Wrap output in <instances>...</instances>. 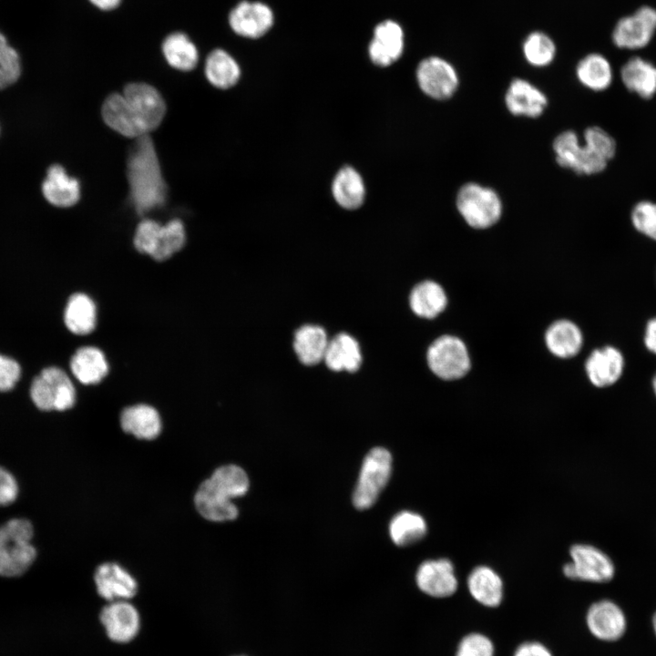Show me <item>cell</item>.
Returning a JSON list of instances; mask_svg holds the SVG:
<instances>
[{
	"label": "cell",
	"instance_id": "obj_43",
	"mask_svg": "<svg viewBox=\"0 0 656 656\" xmlns=\"http://www.w3.org/2000/svg\"><path fill=\"white\" fill-rule=\"evenodd\" d=\"M161 228L162 225L156 220L149 219L141 220L137 226L133 239L136 250L151 257L156 250Z\"/></svg>",
	"mask_w": 656,
	"mask_h": 656
},
{
	"label": "cell",
	"instance_id": "obj_9",
	"mask_svg": "<svg viewBox=\"0 0 656 656\" xmlns=\"http://www.w3.org/2000/svg\"><path fill=\"white\" fill-rule=\"evenodd\" d=\"M426 358L431 371L445 380L461 378L470 368L465 343L452 335H442L435 340L428 348Z\"/></svg>",
	"mask_w": 656,
	"mask_h": 656
},
{
	"label": "cell",
	"instance_id": "obj_21",
	"mask_svg": "<svg viewBox=\"0 0 656 656\" xmlns=\"http://www.w3.org/2000/svg\"><path fill=\"white\" fill-rule=\"evenodd\" d=\"M41 190L45 199L58 208L72 207L80 199L79 181L59 164L48 168Z\"/></svg>",
	"mask_w": 656,
	"mask_h": 656
},
{
	"label": "cell",
	"instance_id": "obj_15",
	"mask_svg": "<svg viewBox=\"0 0 656 656\" xmlns=\"http://www.w3.org/2000/svg\"><path fill=\"white\" fill-rule=\"evenodd\" d=\"M94 580L98 595L106 600H129L138 592V582L116 562H104L95 570Z\"/></svg>",
	"mask_w": 656,
	"mask_h": 656
},
{
	"label": "cell",
	"instance_id": "obj_41",
	"mask_svg": "<svg viewBox=\"0 0 656 656\" xmlns=\"http://www.w3.org/2000/svg\"><path fill=\"white\" fill-rule=\"evenodd\" d=\"M495 645L484 633L473 631L464 635L458 641L455 656H494Z\"/></svg>",
	"mask_w": 656,
	"mask_h": 656
},
{
	"label": "cell",
	"instance_id": "obj_2",
	"mask_svg": "<svg viewBox=\"0 0 656 656\" xmlns=\"http://www.w3.org/2000/svg\"><path fill=\"white\" fill-rule=\"evenodd\" d=\"M552 147L556 162L579 175L602 172L617 149L614 138L598 126L585 129L584 144L573 130H566L554 138Z\"/></svg>",
	"mask_w": 656,
	"mask_h": 656
},
{
	"label": "cell",
	"instance_id": "obj_25",
	"mask_svg": "<svg viewBox=\"0 0 656 656\" xmlns=\"http://www.w3.org/2000/svg\"><path fill=\"white\" fill-rule=\"evenodd\" d=\"M70 369L74 376L83 384H96L108 374V364L98 348L85 346L77 350L72 356Z\"/></svg>",
	"mask_w": 656,
	"mask_h": 656
},
{
	"label": "cell",
	"instance_id": "obj_7",
	"mask_svg": "<svg viewBox=\"0 0 656 656\" xmlns=\"http://www.w3.org/2000/svg\"><path fill=\"white\" fill-rule=\"evenodd\" d=\"M571 561L563 566L564 576L574 581L606 583L615 575L612 559L589 544H575L569 549Z\"/></svg>",
	"mask_w": 656,
	"mask_h": 656
},
{
	"label": "cell",
	"instance_id": "obj_1",
	"mask_svg": "<svg viewBox=\"0 0 656 656\" xmlns=\"http://www.w3.org/2000/svg\"><path fill=\"white\" fill-rule=\"evenodd\" d=\"M127 176L131 203L138 214L143 215L164 205L167 185L149 134L136 138L128 157Z\"/></svg>",
	"mask_w": 656,
	"mask_h": 656
},
{
	"label": "cell",
	"instance_id": "obj_10",
	"mask_svg": "<svg viewBox=\"0 0 656 656\" xmlns=\"http://www.w3.org/2000/svg\"><path fill=\"white\" fill-rule=\"evenodd\" d=\"M416 79L420 89L436 100L449 99L459 85L454 66L439 56L423 59L416 68Z\"/></svg>",
	"mask_w": 656,
	"mask_h": 656
},
{
	"label": "cell",
	"instance_id": "obj_22",
	"mask_svg": "<svg viewBox=\"0 0 656 656\" xmlns=\"http://www.w3.org/2000/svg\"><path fill=\"white\" fill-rule=\"evenodd\" d=\"M101 113L105 123L122 136L138 138L149 134L121 94L109 95L102 105Z\"/></svg>",
	"mask_w": 656,
	"mask_h": 656
},
{
	"label": "cell",
	"instance_id": "obj_5",
	"mask_svg": "<svg viewBox=\"0 0 656 656\" xmlns=\"http://www.w3.org/2000/svg\"><path fill=\"white\" fill-rule=\"evenodd\" d=\"M392 472V456L384 447H374L364 459L353 503L358 509H367L377 500L388 483Z\"/></svg>",
	"mask_w": 656,
	"mask_h": 656
},
{
	"label": "cell",
	"instance_id": "obj_31",
	"mask_svg": "<svg viewBox=\"0 0 656 656\" xmlns=\"http://www.w3.org/2000/svg\"><path fill=\"white\" fill-rule=\"evenodd\" d=\"M64 321L67 328L75 334L90 333L97 323L95 302L85 293L71 295L66 306Z\"/></svg>",
	"mask_w": 656,
	"mask_h": 656
},
{
	"label": "cell",
	"instance_id": "obj_30",
	"mask_svg": "<svg viewBox=\"0 0 656 656\" xmlns=\"http://www.w3.org/2000/svg\"><path fill=\"white\" fill-rule=\"evenodd\" d=\"M576 76L585 87L593 91L607 89L613 80L611 65L600 53H590L582 57L576 67Z\"/></svg>",
	"mask_w": 656,
	"mask_h": 656
},
{
	"label": "cell",
	"instance_id": "obj_40",
	"mask_svg": "<svg viewBox=\"0 0 656 656\" xmlns=\"http://www.w3.org/2000/svg\"><path fill=\"white\" fill-rule=\"evenodd\" d=\"M0 68L10 84L15 83L22 75V57L4 32L0 30Z\"/></svg>",
	"mask_w": 656,
	"mask_h": 656
},
{
	"label": "cell",
	"instance_id": "obj_12",
	"mask_svg": "<svg viewBox=\"0 0 656 656\" xmlns=\"http://www.w3.org/2000/svg\"><path fill=\"white\" fill-rule=\"evenodd\" d=\"M122 95L147 133L160 125L166 113V104L154 87L146 83H129L124 87Z\"/></svg>",
	"mask_w": 656,
	"mask_h": 656
},
{
	"label": "cell",
	"instance_id": "obj_35",
	"mask_svg": "<svg viewBox=\"0 0 656 656\" xmlns=\"http://www.w3.org/2000/svg\"><path fill=\"white\" fill-rule=\"evenodd\" d=\"M332 191L337 203L347 210L359 208L365 196L364 181L359 173L351 167L343 168L336 174Z\"/></svg>",
	"mask_w": 656,
	"mask_h": 656
},
{
	"label": "cell",
	"instance_id": "obj_26",
	"mask_svg": "<svg viewBox=\"0 0 656 656\" xmlns=\"http://www.w3.org/2000/svg\"><path fill=\"white\" fill-rule=\"evenodd\" d=\"M204 482L219 497L230 501L244 496L250 486L246 472L233 464L217 467Z\"/></svg>",
	"mask_w": 656,
	"mask_h": 656
},
{
	"label": "cell",
	"instance_id": "obj_32",
	"mask_svg": "<svg viewBox=\"0 0 656 656\" xmlns=\"http://www.w3.org/2000/svg\"><path fill=\"white\" fill-rule=\"evenodd\" d=\"M193 501L199 514L209 521H231L239 515L236 505L215 494L204 480L199 486Z\"/></svg>",
	"mask_w": 656,
	"mask_h": 656
},
{
	"label": "cell",
	"instance_id": "obj_48",
	"mask_svg": "<svg viewBox=\"0 0 656 656\" xmlns=\"http://www.w3.org/2000/svg\"><path fill=\"white\" fill-rule=\"evenodd\" d=\"M89 2L103 11H109L118 6L121 0H89Z\"/></svg>",
	"mask_w": 656,
	"mask_h": 656
},
{
	"label": "cell",
	"instance_id": "obj_3",
	"mask_svg": "<svg viewBox=\"0 0 656 656\" xmlns=\"http://www.w3.org/2000/svg\"><path fill=\"white\" fill-rule=\"evenodd\" d=\"M33 535V525L25 518H13L0 527V576L16 577L29 569L36 557Z\"/></svg>",
	"mask_w": 656,
	"mask_h": 656
},
{
	"label": "cell",
	"instance_id": "obj_38",
	"mask_svg": "<svg viewBox=\"0 0 656 656\" xmlns=\"http://www.w3.org/2000/svg\"><path fill=\"white\" fill-rule=\"evenodd\" d=\"M522 51L528 64L541 67L552 63L557 49L554 41L547 34L535 31L526 37Z\"/></svg>",
	"mask_w": 656,
	"mask_h": 656
},
{
	"label": "cell",
	"instance_id": "obj_49",
	"mask_svg": "<svg viewBox=\"0 0 656 656\" xmlns=\"http://www.w3.org/2000/svg\"><path fill=\"white\" fill-rule=\"evenodd\" d=\"M9 86H11L9 80L7 79L5 73L0 68V89H4Z\"/></svg>",
	"mask_w": 656,
	"mask_h": 656
},
{
	"label": "cell",
	"instance_id": "obj_17",
	"mask_svg": "<svg viewBox=\"0 0 656 656\" xmlns=\"http://www.w3.org/2000/svg\"><path fill=\"white\" fill-rule=\"evenodd\" d=\"M507 109L514 116L538 118L548 106L546 95L523 78L513 79L505 94Z\"/></svg>",
	"mask_w": 656,
	"mask_h": 656
},
{
	"label": "cell",
	"instance_id": "obj_8",
	"mask_svg": "<svg viewBox=\"0 0 656 656\" xmlns=\"http://www.w3.org/2000/svg\"><path fill=\"white\" fill-rule=\"evenodd\" d=\"M655 34L656 8L641 5L616 22L611 39L618 48L634 51L649 46Z\"/></svg>",
	"mask_w": 656,
	"mask_h": 656
},
{
	"label": "cell",
	"instance_id": "obj_27",
	"mask_svg": "<svg viewBox=\"0 0 656 656\" xmlns=\"http://www.w3.org/2000/svg\"><path fill=\"white\" fill-rule=\"evenodd\" d=\"M545 340L548 350L561 358L575 356L583 343L581 331L574 323L568 320L553 323L546 332Z\"/></svg>",
	"mask_w": 656,
	"mask_h": 656
},
{
	"label": "cell",
	"instance_id": "obj_23",
	"mask_svg": "<svg viewBox=\"0 0 656 656\" xmlns=\"http://www.w3.org/2000/svg\"><path fill=\"white\" fill-rule=\"evenodd\" d=\"M120 426L138 439L153 440L162 429L159 412L151 405L138 404L128 406L120 414Z\"/></svg>",
	"mask_w": 656,
	"mask_h": 656
},
{
	"label": "cell",
	"instance_id": "obj_14",
	"mask_svg": "<svg viewBox=\"0 0 656 656\" xmlns=\"http://www.w3.org/2000/svg\"><path fill=\"white\" fill-rule=\"evenodd\" d=\"M99 620L108 637L118 643L132 641L140 627L138 610L126 600L110 601L102 609Z\"/></svg>",
	"mask_w": 656,
	"mask_h": 656
},
{
	"label": "cell",
	"instance_id": "obj_13",
	"mask_svg": "<svg viewBox=\"0 0 656 656\" xmlns=\"http://www.w3.org/2000/svg\"><path fill=\"white\" fill-rule=\"evenodd\" d=\"M418 589L435 599L452 597L458 589V579L453 563L447 559L425 560L415 574Z\"/></svg>",
	"mask_w": 656,
	"mask_h": 656
},
{
	"label": "cell",
	"instance_id": "obj_16",
	"mask_svg": "<svg viewBox=\"0 0 656 656\" xmlns=\"http://www.w3.org/2000/svg\"><path fill=\"white\" fill-rule=\"evenodd\" d=\"M271 8L261 2L242 1L229 15V24L239 36L258 38L272 26Z\"/></svg>",
	"mask_w": 656,
	"mask_h": 656
},
{
	"label": "cell",
	"instance_id": "obj_47",
	"mask_svg": "<svg viewBox=\"0 0 656 656\" xmlns=\"http://www.w3.org/2000/svg\"><path fill=\"white\" fill-rule=\"evenodd\" d=\"M644 343L650 352L656 354V317L647 323Z\"/></svg>",
	"mask_w": 656,
	"mask_h": 656
},
{
	"label": "cell",
	"instance_id": "obj_18",
	"mask_svg": "<svg viewBox=\"0 0 656 656\" xmlns=\"http://www.w3.org/2000/svg\"><path fill=\"white\" fill-rule=\"evenodd\" d=\"M403 49L404 32L396 22L384 21L375 27L369 46V56L375 65L390 66L401 56Z\"/></svg>",
	"mask_w": 656,
	"mask_h": 656
},
{
	"label": "cell",
	"instance_id": "obj_45",
	"mask_svg": "<svg viewBox=\"0 0 656 656\" xmlns=\"http://www.w3.org/2000/svg\"><path fill=\"white\" fill-rule=\"evenodd\" d=\"M18 494V486L14 476L0 466V506L13 503Z\"/></svg>",
	"mask_w": 656,
	"mask_h": 656
},
{
	"label": "cell",
	"instance_id": "obj_28",
	"mask_svg": "<svg viewBox=\"0 0 656 656\" xmlns=\"http://www.w3.org/2000/svg\"><path fill=\"white\" fill-rule=\"evenodd\" d=\"M323 360L331 370L355 372L362 361L359 344L351 335L339 333L329 341Z\"/></svg>",
	"mask_w": 656,
	"mask_h": 656
},
{
	"label": "cell",
	"instance_id": "obj_42",
	"mask_svg": "<svg viewBox=\"0 0 656 656\" xmlns=\"http://www.w3.org/2000/svg\"><path fill=\"white\" fill-rule=\"evenodd\" d=\"M630 220L633 227L646 237L656 241V203L650 200L638 202L632 209Z\"/></svg>",
	"mask_w": 656,
	"mask_h": 656
},
{
	"label": "cell",
	"instance_id": "obj_34",
	"mask_svg": "<svg viewBox=\"0 0 656 656\" xmlns=\"http://www.w3.org/2000/svg\"><path fill=\"white\" fill-rule=\"evenodd\" d=\"M410 307L418 316L435 318L442 313L447 302L443 288L436 282L425 281L418 283L411 292Z\"/></svg>",
	"mask_w": 656,
	"mask_h": 656
},
{
	"label": "cell",
	"instance_id": "obj_46",
	"mask_svg": "<svg viewBox=\"0 0 656 656\" xmlns=\"http://www.w3.org/2000/svg\"><path fill=\"white\" fill-rule=\"evenodd\" d=\"M512 656H553V654L544 643L530 640L519 643Z\"/></svg>",
	"mask_w": 656,
	"mask_h": 656
},
{
	"label": "cell",
	"instance_id": "obj_29",
	"mask_svg": "<svg viewBox=\"0 0 656 656\" xmlns=\"http://www.w3.org/2000/svg\"><path fill=\"white\" fill-rule=\"evenodd\" d=\"M328 343L323 328L306 324L296 331L293 348L303 364L313 365L323 360Z\"/></svg>",
	"mask_w": 656,
	"mask_h": 656
},
{
	"label": "cell",
	"instance_id": "obj_37",
	"mask_svg": "<svg viewBox=\"0 0 656 656\" xmlns=\"http://www.w3.org/2000/svg\"><path fill=\"white\" fill-rule=\"evenodd\" d=\"M427 532L425 518L412 511H401L389 524V534L393 542L400 547L409 546L421 540Z\"/></svg>",
	"mask_w": 656,
	"mask_h": 656
},
{
	"label": "cell",
	"instance_id": "obj_20",
	"mask_svg": "<svg viewBox=\"0 0 656 656\" xmlns=\"http://www.w3.org/2000/svg\"><path fill=\"white\" fill-rule=\"evenodd\" d=\"M467 590L471 598L486 608H497L504 600V583L499 574L488 566H477L468 574Z\"/></svg>",
	"mask_w": 656,
	"mask_h": 656
},
{
	"label": "cell",
	"instance_id": "obj_6",
	"mask_svg": "<svg viewBox=\"0 0 656 656\" xmlns=\"http://www.w3.org/2000/svg\"><path fill=\"white\" fill-rule=\"evenodd\" d=\"M30 395L42 411H66L76 402V390L68 375L58 367H47L34 378Z\"/></svg>",
	"mask_w": 656,
	"mask_h": 656
},
{
	"label": "cell",
	"instance_id": "obj_51",
	"mask_svg": "<svg viewBox=\"0 0 656 656\" xmlns=\"http://www.w3.org/2000/svg\"><path fill=\"white\" fill-rule=\"evenodd\" d=\"M652 387H653L654 394H655V395H656V374H655V376L653 377V380H652Z\"/></svg>",
	"mask_w": 656,
	"mask_h": 656
},
{
	"label": "cell",
	"instance_id": "obj_50",
	"mask_svg": "<svg viewBox=\"0 0 656 656\" xmlns=\"http://www.w3.org/2000/svg\"><path fill=\"white\" fill-rule=\"evenodd\" d=\"M651 625H652V630H653L654 635L656 637V611L652 615Z\"/></svg>",
	"mask_w": 656,
	"mask_h": 656
},
{
	"label": "cell",
	"instance_id": "obj_4",
	"mask_svg": "<svg viewBox=\"0 0 656 656\" xmlns=\"http://www.w3.org/2000/svg\"><path fill=\"white\" fill-rule=\"evenodd\" d=\"M456 206L464 220L478 230L495 225L503 211L502 200L497 192L476 182L466 183L458 190Z\"/></svg>",
	"mask_w": 656,
	"mask_h": 656
},
{
	"label": "cell",
	"instance_id": "obj_11",
	"mask_svg": "<svg viewBox=\"0 0 656 656\" xmlns=\"http://www.w3.org/2000/svg\"><path fill=\"white\" fill-rule=\"evenodd\" d=\"M585 626L596 640L613 642L625 634L627 618L616 602L602 599L589 606L585 614Z\"/></svg>",
	"mask_w": 656,
	"mask_h": 656
},
{
	"label": "cell",
	"instance_id": "obj_36",
	"mask_svg": "<svg viewBox=\"0 0 656 656\" xmlns=\"http://www.w3.org/2000/svg\"><path fill=\"white\" fill-rule=\"evenodd\" d=\"M205 75L209 82L218 88L233 87L239 80L241 69L235 59L222 49H214L207 56Z\"/></svg>",
	"mask_w": 656,
	"mask_h": 656
},
{
	"label": "cell",
	"instance_id": "obj_19",
	"mask_svg": "<svg viewBox=\"0 0 656 656\" xmlns=\"http://www.w3.org/2000/svg\"><path fill=\"white\" fill-rule=\"evenodd\" d=\"M623 367L621 353L612 346L594 350L585 364L589 381L597 387H607L615 384L621 376Z\"/></svg>",
	"mask_w": 656,
	"mask_h": 656
},
{
	"label": "cell",
	"instance_id": "obj_44",
	"mask_svg": "<svg viewBox=\"0 0 656 656\" xmlns=\"http://www.w3.org/2000/svg\"><path fill=\"white\" fill-rule=\"evenodd\" d=\"M21 369L17 362L0 354V391L11 390L18 381Z\"/></svg>",
	"mask_w": 656,
	"mask_h": 656
},
{
	"label": "cell",
	"instance_id": "obj_39",
	"mask_svg": "<svg viewBox=\"0 0 656 656\" xmlns=\"http://www.w3.org/2000/svg\"><path fill=\"white\" fill-rule=\"evenodd\" d=\"M186 241V232L182 221L174 219L162 225L156 250L151 256L155 261L168 260L180 251Z\"/></svg>",
	"mask_w": 656,
	"mask_h": 656
},
{
	"label": "cell",
	"instance_id": "obj_33",
	"mask_svg": "<svg viewBox=\"0 0 656 656\" xmlns=\"http://www.w3.org/2000/svg\"><path fill=\"white\" fill-rule=\"evenodd\" d=\"M168 64L180 71H190L198 64L199 52L194 43L182 32H174L166 36L161 46Z\"/></svg>",
	"mask_w": 656,
	"mask_h": 656
},
{
	"label": "cell",
	"instance_id": "obj_24",
	"mask_svg": "<svg viewBox=\"0 0 656 656\" xmlns=\"http://www.w3.org/2000/svg\"><path fill=\"white\" fill-rule=\"evenodd\" d=\"M620 78L629 91L642 98L656 94V66L641 56H632L622 65Z\"/></svg>",
	"mask_w": 656,
	"mask_h": 656
}]
</instances>
